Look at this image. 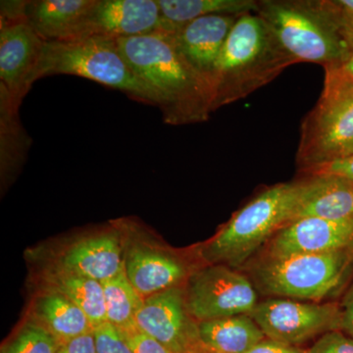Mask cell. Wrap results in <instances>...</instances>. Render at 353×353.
Wrapping results in <instances>:
<instances>
[{
	"label": "cell",
	"instance_id": "6da1fadb",
	"mask_svg": "<svg viewBox=\"0 0 353 353\" xmlns=\"http://www.w3.org/2000/svg\"><path fill=\"white\" fill-rule=\"evenodd\" d=\"M128 63L159 99L166 124L205 122L212 110L208 81L189 63L169 32L116 39Z\"/></svg>",
	"mask_w": 353,
	"mask_h": 353
},
{
	"label": "cell",
	"instance_id": "7a4b0ae2",
	"mask_svg": "<svg viewBox=\"0 0 353 353\" xmlns=\"http://www.w3.org/2000/svg\"><path fill=\"white\" fill-rule=\"evenodd\" d=\"M296 61L255 12L236 19L211 82L212 110L245 99L275 80Z\"/></svg>",
	"mask_w": 353,
	"mask_h": 353
},
{
	"label": "cell",
	"instance_id": "3957f363",
	"mask_svg": "<svg viewBox=\"0 0 353 353\" xmlns=\"http://www.w3.org/2000/svg\"><path fill=\"white\" fill-rule=\"evenodd\" d=\"M254 12L296 64L309 62L326 69L350 57L336 0H259Z\"/></svg>",
	"mask_w": 353,
	"mask_h": 353
},
{
	"label": "cell",
	"instance_id": "277c9868",
	"mask_svg": "<svg viewBox=\"0 0 353 353\" xmlns=\"http://www.w3.org/2000/svg\"><path fill=\"white\" fill-rule=\"evenodd\" d=\"M305 180L279 183L248 202L203 248L213 263L239 266L296 218Z\"/></svg>",
	"mask_w": 353,
	"mask_h": 353
},
{
	"label": "cell",
	"instance_id": "5b68a950",
	"mask_svg": "<svg viewBox=\"0 0 353 353\" xmlns=\"http://www.w3.org/2000/svg\"><path fill=\"white\" fill-rule=\"evenodd\" d=\"M54 75L82 77L159 108L157 94L134 73L114 39L88 37L74 41H44L34 82Z\"/></svg>",
	"mask_w": 353,
	"mask_h": 353
},
{
	"label": "cell",
	"instance_id": "8992f818",
	"mask_svg": "<svg viewBox=\"0 0 353 353\" xmlns=\"http://www.w3.org/2000/svg\"><path fill=\"white\" fill-rule=\"evenodd\" d=\"M352 259V248L266 259L255 279L267 294L317 303L340 285Z\"/></svg>",
	"mask_w": 353,
	"mask_h": 353
},
{
	"label": "cell",
	"instance_id": "52a82bcc",
	"mask_svg": "<svg viewBox=\"0 0 353 353\" xmlns=\"http://www.w3.org/2000/svg\"><path fill=\"white\" fill-rule=\"evenodd\" d=\"M353 157V88H323L304 118L296 162L304 172Z\"/></svg>",
	"mask_w": 353,
	"mask_h": 353
},
{
	"label": "cell",
	"instance_id": "ba28073f",
	"mask_svg": "<svg viewBox=\"0 0 353 353\" xmlns=\"http://www.w3.org/2000/svg\"><path fill=\"white\" fill-rule=\"evenodd\" d=\"M188 309L197 322L252 314L257 294L248 279L224 264L201 269L190 277Z\"/></svg>",
	"mask_w": 353,
	"mask_h": 353
},
{
	"label": "cell",
	"instance_id": "9c48e42d",
	"mask_svg": "<svg viewBox=\"0 0 353 353\" xmlns=\"http://www.w3.org/2000/svg\"><path fill=\"white\" fill-rule=\"evenodd\" d=\"M250 316L266 338L292 345L338 330L341 321V311L334 304L283 299L257 304Z\"/></svg>",
	"mask_w": 353,
	"mask_h": 353
},
{
	"label": "cell",
	"instance_id": "30bf717a",
	"mask_svg": "<svg viewBox=\"0 0 353 353\" xmlns=\"http://www.w3.org/2000/svg\"><path fill=\"white\" fill-rule=\"evenodd\" d=\"M143 333L159 341L173 353H202L199 322L190 315L185 292L172 288L146 297L136 316Z\"/></svg>",
	"mask_w": 353,
	"mask_h": 353
},
{
	"label": "cell",
	"instance_id": "8fae6325",
	"mask_svg": "<svg viewBox=\"0 0 353 353\" xmlns=\"http://www.w3.org/2000/svg\"><path fill=\"white\" fill-rule=\"evenodd\" d=\"M43 43L26 16L0 18V85L19 103L34 85Z\"/></svg>",
	"mask_w": 353,
	"mask_h": 353
},
{
	"label": "cell",
	"instance_id": "7c38bea8",
	"mask_svg": "<svg viewBox=\"0 0 353 353\" xmlns=\"http://www.w3.org/2000/svg\"><path fill=\"white\" fill-rule=\"evenodd\" d=\"M165 30L157 0H94L76 39L132 38Z\"/></svg>",
	"mask_w": 353,
	"mask_h": 353
},
{
	"label": "cell",
	"instance_id": "4fadbf2b",
	"mask_svg": "<svg viewBox=\"0 0 353 353\" xmlns=\"http://www.w3.org/2000/svg\"><path fill=\"white\" fill-rule=\"evenodd\" d=\"M350 248H353V219L304 217L292 221L273 236L267 259Z\"/></svg>",
	"mask_w": 353,
	"mask_h": 353
},
{
	"label": "cell",
	"instance_id": "5bb4252c",
	"mask_svg": "<svg viewBox=\"0 0 353 353\" xmlns=\"http://www.w3.org/2000/svg\"><path fill=\"white\" fill-rule=\"evenodd\" d=\"M240 16H204L179 26L169 32L185 59L208 81L210 87L221 52Z\"/></svg>",
	"mask_w": 353,
	"mask_h": 353
},
{
	"label": "cell",
	"instance_id": "9a60e30c",
	"mask_svg": "<svg viewBox=\"0 0 353 353\" xmlns=\"http://www.w3.org/2000/svg\"><path fill=\"white\" fill-rule=\"evenodd\" d=\"M55 268L103 283L124 270L120 238L108 232L83 238L63 252Z\"/></svg>",
	"mask_w": 353,
	"mask_h": 353
},
{
	"label": "cell",
	"instance_id": "2e32d148",
	"mask_svg": "<svg viewBox=\"0 0 353 353\" xmlns=\"http://www.w3.org/2000/svg\"><path fill=\"white\" fill-rule=\"evenodd\" d=\"M124 262L130 283L143 299L179 287L187 275L182 262L148 248L134 246Z\"/></svg>",
	"mask_w": 353,
	"mask_h": 353
},
{
	"label": "cell",
	"instance_id": "e0dca14e",
	"mask_svg": "<svg viewBox=\"0 0 353 353\" xmlns=\"http://www.w3.org/2000/svg\"><path fill=\"white\" fill-rule=\"evenodd\" d=\"M305 179V188L296 218L353 219V183L332 174H314Z\"/></svg>",
	"mask_w": 353,
	"mask_h": 353
},
{
	"label": "cell",
	"instance_id": "ac0fdd59",
	"mask_svg": "<svg viewBox=\"0 0 353 353\" xmlns=\"http://www.w3.org/2000/svg\"><path fill=\"white\" fill-rule=\"evenodd\" d=\"M94 0L27 1L26 18L44 41H73Z\"/></svg>",
	"mask_w": 353,
	"mask_h": 353
},
{
	"label": "cell",
	"instance_id": "d6986e66",
	"mask_svg": "<svg viewBox=\"0 0 353 353\" xmlns=\"http://www.w3.org/2000/svg\"><path fill=\"white\" fill-rule=\"evenodd\" d=\"M20 106L0 85V172L6 185L25 164L32 145V139L21 123Z\"/></svg>",
	"mask_w": 353,
	"mask_h": 353
},
{
	"label": "cell",
	"instance_id": "ffe728a7",
	"mask_svg": "<svg viewBox=\"0 0 353 353\" xmlns=\"http://www.w3.org/2000/svg\"><path fill=\"white\" fill-rule=\"evenodd\" d=\"M199 329L204 348L215 353H246L266 338L250 314L199 322Z\"/></svg>",
	"mask_w": 353,
	"mask_h": 353
},
{
	"label": "cell",
	"instance_id": "44dd1931",
	"mask_svg": "<svg viewBox=\"0 0 353 353\" xmlns=\"http://www.w3.org/2000/svg\"><path fill=\"white\" fill-rule=\"evenodd\" d=\"M34 315V321L48 330L60 345L94 330L82 309L67 297L50 290H46L37 299Z\"/></svg>",
	"mask_w": 353,
	"mask_h": 353
},
{
	"label": "cell",
	"instance_id": "7402d4cb",
	"mask_svg": "<svg viewBox=\"0 0 353 353\" xmlns=\"http://www.w3.org/2000/svg\"><path fill=\"white\" fill-rule=\"evenodd\" d=\"M44 290L58 292L75 303L88 316L94 328L108 322L103 288L101 282L52 268L46 271Z\"/></svg>",
	"mask_w": 353,
	"mask_h": 353
},
{
	"label": "cell",
	"instance_id": "603a6c76",
	"mask_svg": "<svg viewBox=\"0 0 353 353\" xmlns=\"http://www.w3.org/2000/svg\"><path fill=\"white\" fill-rule=\"evenodd\" d=\"M166 30L209 15H243L254 12L259 0H157Z\"/></svg>",
	"mask_w": 353,
	"mask_h": 353
},
{
	"label": "cell",
	"instance_id": "cb8c5ba5",
	"mask_svg": "<svg viewBox=\"0 0 353 353\" xmlns=\"http://www.w3.org/2000/svg\"><path fill=\"white\" fill-rule=\"evenodd\" d=\"M105 301L106 318L117 330L136 325V316L143 303V297L132 287L122 270L115 277L101 283Z\"/></svg>",
	"mask_w": 353,
	"mask_h": 353
},
{
	"label": "cell",
	"instance_id": "d4e9b609",
	"mask_svg": "<svg viewBox=\"0 0 353 353\" xmlns=\"http://www.w3.org/2000/svg\"><path fill=\"white\" fill-rule=\"evenodd\" d=\"M59 341L48 330L32 320L4 345L1 353H57Z\"/></svg>",
	"mask_w": 353,
	"mask_h": 353
},
{
	"label": "cell",
	"instance_id": "484cf974",
	"mask_svg": "<svg viewBox=\"0 0 353 353\" xmlns=\"http://www.w3.org/2000/svg\"><path fill=\"white\" fill-rule=\"evenodd\" d=\"M340 10L343 32L350 44V57L341 64L324 69V88H353V16L343 12L341 7Z\"/></svg>",
	"mask_w": 353,
	"mask_h": 353
},
{
	"label": "cell",
	"instance_id": "4316f807",
	"mask_svg": "<svg viewBox=\"0 0 353 353\" xmlns=\"http://www.w3.org/2000/svg\"><path fill=\"white\" fill-rule=\"evenodd\" d=\"M97 353H134L118 330L104 323L94 330Z\"/></svg>",
	"mask_w": 353,
	"mask_h": 353
},
{
	"label": "cell",
	"instance_id": "83f0119b",
	"mask_svg": "<svg viewBox=\"0 0 353 353\" xmlns=\"http://www.w3.org/2000/svg\"><path fill=\"white\" fill-rule=\"evenodd\" d=\"M134 353H173L163 345L148 336L138 328V326L118 330Z\"/></svg>",
	"mask_w": 353,
	"mask_h": 353
},
{
	"label": "cell",
	"instance_id": "f1b7e54d",
	"mask_svg": "<svg viewBox=\"0 0 353 353\" xmlns=\"http://www.w3.org/2000/svg\"><path fill=\"white\" fill-rule=\"evenodd\" d=\"M307 353H353V339L334 330L322 334Z\"/></svg>",
	"mask_w": 353,
	"mask_h": 353
},
{
	"label": "cell",
	"instance_id": "f546056e",
	"mask_svg": "<svg viewBox=\"0 0 353 353\" xmlns=\"http://www.w3.org/2000/svg\"><path fill=\"white\" fill-rule=\"evenodd\" d=\"M57 353H97L94 332L62 343Z\"/></svg>",
	"mask_w": 353,
	"mask_h": 353
},
{
	"label": "cell",
	"instance_id": "4dcf8cb0",
	"mask_svg": "<svg viewBox=\"0 0 353 353\" xmlns=\"http://www.w3.org/2000/svg\"><path fill=\"white\" fill-rule=\"evenodd\" d=\"M308 175H314V174H332V175H338L347 179L348 181L353 183V157L345 158V159L339 160L327 165H323L321 167L313 169L307 172Z\"/></svg>",
	"mask_w": 353,
	"mask_h": 353
},
{
	"label": "cell",
	"instance_id": "1f68e13d",
	"mask_svg": "<svg viewBox=\"0 0 353 353\" xmlns=\"http://www.w3.org/2000/svg\"><path fill=\"white\" fill-rule=\"evenodd\" d=\"M246 353H307L301 350L296 345H287L281 341L265 338L257 343L250 352Z\"/></svg>",
	"mask_w": 353,
	"mask_h": 353
},
{
	"label": "cell",
	"instance_id": "d6a6232c",
	"mask_svg": "<svg viewBox=\"0 0 353 353\" xmlns=\"http://www.w3.org/2000/svg\"><path fill=\"white\" fill-rule=\"evenodd\" d=\"M339 329L353 339V294L348 297L343 310L341 311L340 328Z\"/></svg>",
	"mask_w": 353,
	"mask_h": 353
},
{
	"label": "cell",
	"instance_id": "836d02e7",
	"mask_svg": "<svg viewBox=\"0 0 353 353\" xmlns=\"http://www.w3.org/2000/svg\"><path fill=\"white\" fill-rule=\"evenodd\" d=\"M343 12L353 16V0H336Z\"/></svg>",
	"mask_w": 353,
	"mask_h": 353
},
{
	"label": "cell",
	"instance_id": "e575fe53",
	"mask_svg": "<svg viewBox=\"0 0 353 353\" xmlns=\"http://www.w3.org/2000/svg\"><path fill=\"white\" fill-rule=\"evenodd\" d=\"M202 353H215V352H208V350H204V352H202Z\"/></svg>",
	"mask_w": 353,
	"mask_h": 353
}]
</instances>
